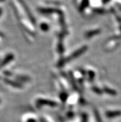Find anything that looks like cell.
I'll list each match as a JSON object with an SVG mask.
<instances>
[{
  "mask_svg": "<svg viewBox=\"0 0 121 122\" xmlns=\"http://www.w3.org/2000/svg\"><path fill=\"white\" fill-rule=\"evenodd\" d=\"M3 1V0H0V1Z\"/></svg>",
  "mask_w": 121,
  "mask_h": 122,
  "instance_id": "cell-1",
  "label": "cell"
}]
</instances>
